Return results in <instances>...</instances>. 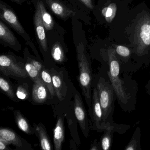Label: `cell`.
Listing matches in <instances>:
<instances>
[{
  "instance_id": "1",
  "label": "cell",
  "mask_w": 150,
  "mask_h": 150,
  "mask_svg": "<svg viewBox=\"0 0 150 150\" xmlns=\"http://www.w3.org/2000/svg\"><path fill=\"white\" fill-rule=\"evenodd\" d=\"M96 88L102 109L103 122L108 129L115 124L113 122L112 119L115 109V93L111 84L102 77H100Z\"/></svg>"
},
{
  "instance_id": "2",
  "label": "cell",
  "mask_w": 150,
  "mask_h": 150,
  "mask_svg": "<svg viewBox=\"0 0 150 150\" xmlns=\"http://www.w3.org/2000/svg\"><path fill=\"white\" fill-rule=\"evenodd\" d=\"M77 58L79 70V81L82 94L85 97L87 104L91 110L92 94L91 93L92 73L88 60L85 52V48L82 43H79L76 48Z\"/></svg>"
},
{
  "instance_id": "3",
  "label": "cell",
  "mask_w": 150,
  "mask_h": 150,
  "mask_svg": "<svg viewBox=\"0 0 150 150\" xmlns=\"http://www.w3.org/2000/svg\"><path fill=\"white\" fill-rule=\"evenodd\" d=\"M135 52L141 56L146 53L150 46V16L143 15L137 23L133 35Z\"/></svg>"
},
{
  "instance_id": "4",
  "label": "cell",
  "mask_w": 150,
  "mask_h": 150,
  "mask_svg": "<svg viewBox=\"0 0 150 150\" xmlns=\"http://www.w3.org/2000/svg\"><path fill=\"white\" fill-rule=\"evenodd\" d=\"M120 67V66L110 67L108 74L111 83L110 84L115 91L116 96L120 105L122 107L129 103L131 97L129 94L127 92L123 81L119 78Z\"/></svg>"
},
{
  "instance_id": "5",
  "label": "cell",
  "mask_w": 150,
  "mask_h": 150,
  "mask_svg": "<svg viewBox=\"0 0 150 150\" xmlns=\"http://www.w3.org/2000/svg\"><path fill=\"white\" fill-rule=\"evenodd\" d=\"M5 3H0V19L9 25L18 34L21 36L26 42H29L30 38L20 23L15 13Z\"/></svg>"
},
{
  "instance_id": "6",
  "label": "cell",
  "mask_w": 150,
  "mask_h": 150,
  "mask_svg": "<svg viewBox=\"0 0 150 150\" xmlns=\"http://www.w3.org/2000/svg\"><path fill=\"white\" fill-rule=\"evenodd\" d=\"M0 70L6 75H11L23 78L28 77L25 69L6 55H1L0 57Z\"/></svg>"
},
{
  "instance_id": "7",
  "label": "cell",
  "mask_w": 150,
  "mask_h": 150,
  "mask_svg": "<svg viewBox=\"0 0 150 150\" xmlns=\"http://www.w3.org/2000/svg\"><path fill=\"white\" fill-rule=\"evenodd\" d=\"M90 113L93 122L97 131L102 132L108 129L103 122L102 109L96 88H94L93 91L92 107Z\"/></svg>"
},
{
  "instance_id": "8",
  "label": "cell",
  "mask_w": 150,
  "mask_h": 150,
  "mask_svg": "<svg viewBox=\"0 0 150 150\" xmlns=\"http://www.w3.org/2000/svg\"><path fill=\"white\" fill-rule=\"evenodd\" d=\"M74 109L75 116L81 129L84 136L88 137L89 132L88 120L82 100L77 94L74 96Z\"/></svg>"
},
{
  "instance_id": "9",
  "label": "cell",
  "mask_w": 150,
  "mask_h": 150,
  "mask_svg": "<svg viewBox=\"0 0 150 150\" xmlns=\"http://www.w3.org/2000/svg\"><path fill=\"white\" fill-rule=\"evenodd\" d=\"M34 24L38 41L43 50L46 52L47 50V43L45 30L42 21L41 12L38 3L37 4L36 9L34 16Z\"/></svg>"
},
{
  "instance_id": "10",
  "label": "cell",
  "mask_w": 150,
  "mask_h": 150,
  "mask_svg": "<svg viewBox=\"0 0 150 150\" xmlns=\"http://www.w3.org/2000/svg\"><path fill=\"white\" fill-rule=\"evenodd\" d=\"M0 140L7 145L12 144L21 149H23L25 146V141L14 131L8 128L0 129Z\"/></svg>"
},
{
  "instance_id": "11",
  "label": "cell",
  "mask_w": 150,
  "mask_h": 150,
  "mask_svg": "<svg viewBox=\"0 0 150 150\" xmlns=\"http://www.w3.org/2000/svg\"><path fill=\"white\" fill-rule=\"evenodd\" d=\"M47 4L52 12L62 19H67L75 15V12L65 6L59 0H46Z\"/></svg>"
},
{
  "instance_id": "12",
  "label": "cell",
  "mask_w": 150,
  "mask_h": 150,
  "mask_svg": "<svg viewBox=\"0 0 150 150\" xmlns=\"http://www.w3.org/2000/svg\"><path fill=\"white\" fill-rule=\"evenodd\" d=\"M47 89L42 79L34 82L32 93L33 101L37 103L45 102L47 99Z\"/></svg>"
},
{
  "instance_id": "13",
  "label": "cell",
  "mask_w": 150,
  "mask_h": 150,
  "mask_svg": "<svg viewBox=\"0 0 150 150\" xmlns=\"http://www.w3.org/2000/svg\"><path fill=\"white\" fill-rule=\"evenodd\" d=\"M125 125H121L116 124L115 125L107 129L104 130V133L103 135L101 140V147L103 150H110L112 144L113 134L115 132L122 133L121 131L123 126Z\"/></svg>"
},
{
  "instance_id": "14",
  "label": "cell",
  "mask_w": 150,
  "mask_h": 150,
  "mask_svg": "<svg viewBox=\"0 0 150 150\" xmlns=\"http://www.w3.org/2000/svg\"><path fill=\"white\" fill-rule=\"evenodd\" d=\"M0 39L12 47L20 46L13 33L2 21H0Z\"/></svg>"
},
{
  "instance_id": "15",
  "label": "cell",
  "mask_w": 150,
  "mask_h": 150,
  "mask_svg": "<svg viewBox=\"0 0 150 150\" xmlns=\"http://www.w3.org/2000/svg\"><path fill=\"white\" fill-rule=\"evenodd\" d=\"M64 139V122L61 117H59L57 121L54 130V145L56 150L62 149V144Z\"/></svg>"
},
{
  "instance_id": "16",
  "label": "cell",
  "mask_w": 150,
  "mask_h": 150,
  "mask_svg": "<svg viewBox=\"0 0 150 150\" xmlns=\"http://www.w3.org/2000/svg\"><path fill=\"white\" fill-rule=\"evenodd\" d=\"M52 77L57 96L60 101H62L65 97L67 92L64 81L59 75L56 73H52Z\"/></svg>"
},
{
  "instance_id": "17",
  "label": "cell",
  "mask_w": 150,
  "mask_h": 150,
  "mask_svg": "<svg viewBox=\"0 0 150 150\" xmlns=\"http://www.w3.org/2000/svg\"><path fill=\"white\" fill-rule=\"evenodd\" d=\"M38 3L39 6L41 17L45 30L48 31L52 30L54 27V21L52 16L47 12L42 1H38Z\"/></svg>"
},
{
  "instance_id": "18",
  "label": "cell",
  "mask_w": 150,
  "mask_h": 150,
  "mask_svg": "<svg viewBox=\"0 0 150 150\" xmlns=\"http://www.w3.org/2000/svg\"><path fill=\"white\" fill-rule=\"evenodd\" d=\"M35 129L39 136L42 149L44 150H51L50 141L42 125H38L37 126Z\"/></svg>"
},
{
  "instance_id": "19",
  "label": "cell",
  "mask_w": 150,
  "mask_h": 150,
  "mask_svg": "<svg viewBox=\"0 0 150 150\" xmlns=\"http://www.w3.org/2000/svg\"><path fill=\"white\" fill-rule=\"evenodd\" d=\"M140 137L141 130L139 127H137L135 130L130 141L126 146L125 150H141L140 146Z\"/></svg>"
},
{
  "instance_id": "20",
  "label": "cell",
  "mask_w": 150,
  "mask_h": 150,
  "mask_svg": "<svg viewBox=\"0 0 150 150\" xmlns=\"http://www.w3.org/2000/svg\"><path fill=\"white\" fill-rule=\"evenodd\" d=\"M15 115L16 124L19 129L27 134H33L28 122L26 118L21 114V112L18 110H16Z\"/></svg>"
},
{
  "instance_id": "21",
  "label": "cell",
  "mask_w": 150,
  "mask_h": 150,
  "mask_svg": "<svg viewBox=\"0 0 150 150\" xmlns=\"http://www.w3.org/2000/svg\"><path fill=\"white\" fill-rule=\"evenodd\" d=\"M117 9V7L115 3H111L102 9V14L107 22L109 23H111L115 16Z\"/></svg>"
},
{
  "instance_id": "22",
  "label": "cell",
  "mask_w": 150,
  "mask_h": 150,
  "mask_svg": "<svg viewBox=\"0 0 150 150\" xmlns=\"http://www.w3.org/2000/svg\"><path fill=\"white\" fill-rule=\"evenodd\" d=\"M41 76L50 93L52 96H54L56 94V92L53 86L52 77L50 73L46 70H42L41 72Z\"/></svg>"
},
{
  "instance_id": "23",
  "label": "cell",
  "mask_w": 150,
  "mask_h": 150,
  "mask_svg": "<svg viewBox=\"0 0 150 150\" xmlns=\"http://www.w3.org/2000/svg\"><path fill=\"white\" fill-rule=\"evenodd\" d=\"M51 54L53 59L56 62L61 63L63 62L65 58L64 50L60 44L56 42L52 45Z\"/></svg>"
},
{
  "instance_id": "24",
  "label": "cell",
  "mask_w": 150,
  "mask_h": 150,
  "mask_svg": "<svg viewBox=\"0 0 150 150\" xmlns=\"http://www.w3.org/2000/svg\"><path fill=\"white\" fill-rule=\"evenodd\" d=\"M25 69L27 73L34 82L42 79L41 73L31 63H27L25 65Z\"/></svg>"
},
{
  "instance_id": "25",
  "label": "cell",
  "mask_w": 150,
  "mask_h": 150,
  "mask_svg": "<svg viewBox=\"0 0 150 150\" xmlns=\"http://www.w3.org/2000/svg\"><path fill=\"white\" fill-rule=\"evenodd\" d=\"M0 88L9 98L12 99L15 98L14 93L11 85L2 77L0 78Z\"/></svg>"
},
{
  "instance_id": "26",
  "label": "cell",
  "mask_w": 150,
  "mask_h": 150,
  "mask_svg": "<svg viewBox=\"0 0 150 150\" xmlns=\"http://www.w3.org/2000/svg\"><path fill=\"white\" fill-rule=\"evenodd\" d=\"M116 53L123 58H128L131 55L129 49L123 45H118L115 46Z\"/></svg>"
},
{
  "instance_id": "27",
  "label": "cell",
  "mask_w": 150,
  "mask_h": 150,
  "mask_svg": "<svg viewBox=\"0 0 150 150\" xmlns=\"http://www.w3.org/2000/svg\"><path fill=\"white\" fill-rule=\"evenodd\" d=\"M16 96L21 100H26L29 97V92L24 86H19L17 89L16 93Z\"/></svg>"
},
{
  "instance_id": "28",
  "label": "cell",
  "mask_w": 150,
  "mask_h": 150,
  "mask_svg": "<svg viewBox=\"0 0 150 150\" xmlns=\"http://www.w3.org/2000/svg\"><path fill=\"white\" fill-rule=\"evenodd\" d=\"M30 63L36 67L37 69L41 73L42 71V66L41 64V63L38 61H37V60H34V59H32L31 60V62Z\"/></svg>"
},
{
  "instance_id": "29",
  "label": "cell",
  "mask_w": 150,
  "mask_h": 150,
  "mask_svg": "<svg viewBox=\"0 0 150 150\" xmlns=\"http://www.w3.org/2000/svg\"><path fill=\"white\" fill-rule=\"evenodd\" d=\"M88 8L93 9L94 8L92 0H80Z\"/></svg>"
},
{
  "instance_id": "30",
  "label": "cell",
  "mask_w": 150,
  "mask_h": 150,
  "mask_svg": "<svg viewBox=\"0 0 150 150\" xmlns=\"http://www.w3.org/2000/svg\"><path fill=\"white\" fill-rule=\"evenodd\" d=\"M6 144H5L4 142L1 140H0V150H4L6 149H8L7 148Z\"/></svg>"
},
{
  "instance_id": "31",
  "label": "cell",
  "mask_w": 150,
  "mask_h": 150,
  "mask_svg": "<svg viewBox=\"0 0 150 150\" xmlns=\"http://www.w3.org/2000/svg\"><path fill=\"white\" fill-rule=\"evenodd\" d=\"M146 90L147 94L150 95V80L147 82V84L146 85Z\"/></svg>"
},
{
  "instance_id": "32",
  "label": "cell",
  "mask_w": 150,
  "mask_h": 150,
  "mask_svg": "<svg viewBox=\"0 0 150 150\" xmlns=\"http://www.w3.org/2000/svg\"><path fill=\"white\" fill-rule=\"evenodd\" d=\"M10 1L13 2L18 3L19 5H21L23 2L25 1V0H10Z\"/></svg>"
},
{
  "instance_id": "33",
  "label": "cell",
  "mask_w": 150,
  "mask_h": 150,
  "mask_svg": "<svg viewBox=\"0 0 150 150\" xmlns=\"http://www.w3.org/2000/svg\"><path fill=\"white\" fill-rule=\"evenodd\" d=\"M99 148H98L97 144H94L93 145L91 146V148H90V150H99Z\"/></svg>"
},
{
  "instance_id": "34",
  "label": "cell",
  "mask_w": 150,
  "mask_h": 150,
  "mask_svg": "<svg viewBox=\"0 0 150 150\" xmlns=\"http://www.w3.org/2000/svg\"></svg>"
}]
</instances>
